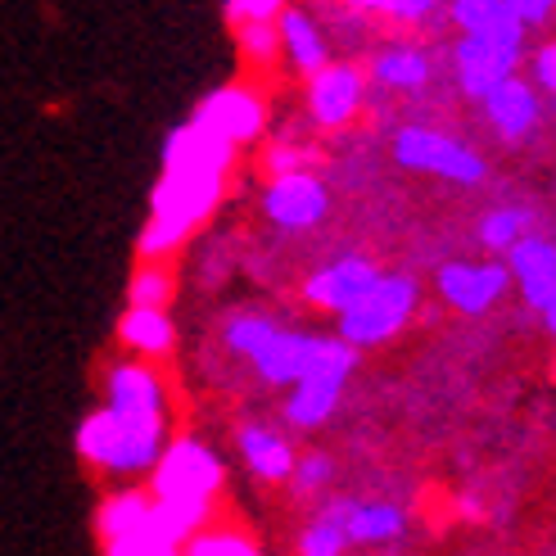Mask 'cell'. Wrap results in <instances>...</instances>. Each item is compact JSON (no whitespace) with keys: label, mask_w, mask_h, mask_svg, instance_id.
I'll list each match as a JSON object with an SVG mask.
<instances>
[{"label":"cell","mask_w":556,"mask_h":556,"mask_svg":"<svg viewBox=\"0 0 556 556\" xmlns=\"http://www.w3.org/2000/svg\"><path fill=\"white\" fill-rule=\"evenodd\" d=\"M222 480H227V466H222V457L208 448V443L173 439V443H163V453L150 470V497L208 520Z\"/></svg>","instance_id":"1"},{"label":"cell","mask_w":556,"mask_h":556,"mask_svg":"<svg viewBox=\"0 0 556 556\" xmlns=\"http://www.w3.org/2000/svg\"><path fill=\"white\" fill-rule=\"evenodd\" d=\"M416 313V281L407 276H376L367 294H357L340 317V340L353 349H371L394 340Z\"/></svg>","instance_id":"2"},{"label":"cell","mask_w":556,"mask_h":556,"mask_svg":"<svg viewBox=\"0 0 556 556\" xmlns=\"http://www.w3.org/2000/svg\"><path fill=\"white\" fill-rule=\"evenodd\" d=\"M394 159L403 168L434 173V177H448L462 186H476L489 173L476 150H466L462 141H453V136H443V131H430V127H403L394 136Z\"/></svg>","instance_id":"3"},{"label":"cell","mask_w":556,"mask_h":556,"mask_svg":"<svg viewBox=\"0 0 556 556\" xmlns=\"http://www.w3.org/2000/svg\"><path fill=\"white\" fill-rule=\"evenodd\" d=\"M434 281H439V294L448 299L457 313L480 317L507 294L511 271L497 263H448V267H439Z\"/></svg>","instance_id":"4"},{"label":"cell","mask_w":556,"mask_h":556,"mask_svg":"<svg viewBox=\"0 0 556 556\" xmlns=\"http://www.w3.org/2000/svg\"><path fill=\"white\" fill-rule=\"evenodd\" d=\"M194 123H204L208 131H217L227 146H244V141H254V136L263 131V100L249 96L244 87H222V91L200 100Z\"/></svg>","instance_id":"5"},{"label":"cell","mask_w":556,"mask_h":556,"mask_svg":"<svg viewBox=\"0 0 556 556\" xmlns=\"http://www.w3.org/2000/svg\"><path fill=\"white\" fill-rule=\"evenodd\" d=\"M520 64V46H503L489 37H462L457 41V77L470 100H484L497 81H507Z\"/></svg>","instance_id":"6"},{"label":"cell","mask_w":556,"mask_h":556,"mask_svg":"<svg viewBox=\"0 0 556 556\" xmlns=\"http://www.w3.org/2000/svg\"><path fill=\"white\" fill-rule=\"evenodd\" d=\"M104 407L118 416H168L163 380L146 363H118L104 376Z\"/></svg>","instance_id":"7"},{"label":"cell","mask_w":556,"mask_h":556,"mask_svg":"<svg viewBox=\"0 0 556 556\" xmlns=\"http://www.w3.org/2000/svg\"><path fill=\"white\" fill-rule=\"evenodd\" d=\"M263 208H267V217L276 222V227L303 231V227H313V222H321L326 186L313 173H281L271 181V190L263 194Z\"/></svg>","instance_id":"8"},{"label":"cell","mask_w":556,"mask_h":556,"mask_svg":"<svg viewBox=\"0 0 556 556\" xmlns=\"http://www.w3.org/2000/svg\"><path fill=\"white\" fill-rule=\"evenodd\" d=\"M231 154L236 146H227L217 131H208L204 123H186L168 136V146H163V168L168 173H217L227 177L231 168Z\"/></svg>","instance_id":"9"},{"label":"cell","mask_w":556,"mask_h":556,"mask_svg":"<svg viewBox=\"0 0 556 556\" xmlns=\"http://www.w3.org/2000/svg\"><path fill=\"white\" fill-rule=\"evenodd\" d=\"M363 104V73L349 68V64H326L313 73L308 81V109L321 127H340L357 114Z\"/></svg>","instance_id":"10"},{"label":"cell","mask_w":556,"mask_h":556,"mask_svg":"<svg viewBox=\"0 0 556 556\" xmlns=\"http://www.w3.org/2000/svg\"><path fill=\"white\" fill-rule=\"evenodd\" d=\"M376 276H380V271H376L371 258L349 254V258H336L330 267L313 271L308 286H303V294H308V303H317V308H326V313H344L357 294L371 290Z\"/></svg>","instance_id":"11"},{"label":"cell","mask_w":556,"mask_h":556,"mask_svg":"<svg viewBox=\"0 0 556 556\" xmlns=\"http://www.w3.org/2000/svg\"><path fill=\"white\" fill-rule=\"evenodd\" d=\"M507 271L516 276V286L530 308H543L547 294L556 290V244L539 236H520L507 249Z\"/></svg>","instance_id":"12"},{"label":"cell","mask_w":556,"mask_h":556,"mask_svg":"<svg viewBox=\"0 0 556 556\" xmlns=\"http://www.w3.org/2000/svg\"><path fill=\"white\" fill-rule=\"evenodd\" d=\"M484 114H489L493 131L503 136V141H525V136L534 131V123H539L534 87L511 73L507 81H497V87L484 96Z\"/></svg>","instance_id":"13"},{"label":"cell","mask_w":556,"mask_h":556,"mask_svg":"<svg viewBox=\"0 0 556 556\" xmlns=\"http://www.w3.org/2000/svg\"><path fill=\"white\" fill-rule=\"evenodd\" d=\"M77 453L87 457L96 470H109V476H127V439L123 426L114 421V412L100 407L87 421L77 426Z\"/></svg>","instance_id":"14"},{"label":"cell","mask_w":556,"mask_h":556,"mask_svg":"<svg viewBox=\"0 0 556 556\" xmlns=\"http://www.w3.org/2000/svg\"><path fill=\"white\" fill-rule=\"evenodd\" d=\"M453 18L466 37H489V41H503V46L525 41V23L516 18V10L507 0H453Z\"/></svg>","instance_id":"15"},{"label":"cell","mask_w":556,"mask_h":556,"mask_svg":"<svg viewBox=\"0 0 556 556\" xmlns=\"http://www.w3.org/2000/svg\"><path fill=\"white\" fill-rule=\"evenodd\" d=\"M294 394L286 403V421L294 430H317L321 421H330V412L340 407V394H344V380L340 376H303L290 384Z\"/></svg>","instance_id":"16"},{"label":"cell","mask_w":556,"mask_h":556,"mask_svg":"<svg viewBox=\"0 0 556 556\" xmlns=\"http://www.w3.org/2000/svg\"><path fill=\"white\" fill-rule=\"evenodd\" d=\"M240 457L267 484L290 480V470H294V448L276 430H263V426H244L240 430Z\"/></svg>","instance_id":"17"},{"label":"cell","mask_w":556,"mask_h":556,"mask_svg":"<svg viewBox=\"0 0 556 556\" xmlns=\"http://www.w3.org/2000/svg\"><path fill=\"white\" fill-rule=\"evenodd\" d=\"M403 530H407V516L394 503H349V511H344V534L357 547L394 543Z\"/></svg>","instance_id":"18"},{"label":"cell","mask_w":556,"mask_h":556,"mask_svg":"<svg viewBox=\"0 0 556 556\" xmlns=\"http://www.w3.org/2000/svg\"><path fill=\"white\" fill-rule=\"evenodd\" d=\"M118 336L141 357H163V353H173L177 330H173V317L163 308H127L123 321H118Z\"/></svg>","instance_id":"19"},{"label":"cell","mask_w":556,"mask_h":556,"mask_svg":"<svg viewBox=\"0 0 556 556\" xmlns=\"http://www.w3.org/2000/svg\"><path fill=\"white\" fill-rule=\"evenodd\" d=\"M276 33H281V46L290 50V64L299 68V73H317V68H326L330 60H326V37H321V27L303 14V10H286L281 14V23H276Z\"/></svg>","instance_id":"20"},{"label":"cell","mask_w":556,"mask_h":556,"mask_svg":"<svg viewBox=\"0 0 556 556\" xmlns=\"http://www.w3.org/2000/svg\"><path fill=\"white\" fill-rule=\"evenodd\" d=\"M371 77L389 91H421L430 81V60L421 50L412 46H394V50H380L376 64H371Z\"/></svg>","instance_id":"21"},{"label":"cell","mask_w":556,"mask_h":556,"mask_svg":"<svg viewBox=\"0 0 556 556\" xmlns=\"http://www.w3.org/2000/svg\"><path fill=\"white\" fill-rule=\"evenodd\" d=\"M344 511H349V497L340 503H326L299 534V556H344L349 534H344Z\"/></svg>","instance_id":"22"},{"label":"cell","mask_w":556,"mask_h":556,"mask_svg":"<svg viewBox=\"0 0 556 556\" xmlns=\"http://www.w3.org/2000/svg\"><path fill=\"white\" fill-rule=\"evenodd\" d=\"M181 556H263V552H258L254 539L240 534V530H208L204 525L200 534H190L181 543Z\"/></svg>","instance_id":"23"},{"label":"cell","mask_w":556,"mask_h":556,"mask_svg":"<svg viewBox=\"0 0 556 556\" xmlns=\"http://www.w3.org/2000/svg\"><path fill=\"white\" fill-rule=\"evenodd\" d=\"M127 299H131V308H163V303L173 299V276L163 271L159 263H146L141 271L131 276Z\"/></svg>","instance_id":"24"},{"label":"cell","mask_w":556,"mask_h":556,"mask_svg":"<svg viewBox=\"0 0 556 556\" xmlns=\"http://www.w3.org/2000/svg\"><path fill=\"white\" fill-rule=\"evenodd\" d=\"M276 330V321L271 317H258V313H240V317H231L227 326H222V340H227V349L231 353H240V357H249L254 353L267 336Z\"/></svg>","instance_id":"25"},{"label":"cell","mask_w":556,"mask_h":556,"mask_svg":"<svg viewBox=\"0 0 556 556\" xmlns=\"http://www.w3.org/2000/svg\"><path fill=\"white\" fill-rule=\"evenodd\" d=\"M525 227H530V217H525L520 208H497V213H489L484 222H480V244H489V249H507L525 236Z\"/></svg>","instance_id":"26"},{"label":"cell","mask_w":556,"mask_h":556,"mask_svg":"<svg viewBox=\"0 0 556 556\" xmlns=\"http://www.w3.org/2000/svg\"><path fill=\"white\" fill-rule=\"evenodd\" d=\"M353 5L367 14H384L394 23H421V18H430L434 0H353Z\"/></svg>","instance_id":"27"},{"label":"cell","mask_w":556,"mask_h":556,"mask_svg":"<svg viewBox=\"0 0 556 556\" xmlns=\"http://www.w3.org/2000/svg\"><path fill=\"white\" fill-rule=\"evenodd\" d=\"M330 476H336V466H330L326 453H308V457H294V470L290 480L299 493H317L321 484H330Z\"/></svg>","instance_id":"28"},{"label":"cell","mask_w":556,"mask_h":556,"mask_svg":"<svg viewBox=\"0 0 556 556\" xmlns=\"http://www.w3.org/2000/svg\"><path fill=\"white\" fill-rule=\"evenodd\" d=\"M240 46L254 64H267L276 54V46H281V33H276L271 23H240Z\"/></svg>","instance_id":"29"},{"label":"cell","mask_w":556,"mask_h":556,"mask_svg":"<svg viewBox=\"0 0 556 556\" xmlns=\"http://www.w3.org/2000/svg\"><path fill=\"white\" fill-rule=\"evenodd\" d=\"M286 0H227V18L231 23H271L281 14Z\"/></svg>","instance_id":"30"},{"label":"cell","mask_w":556,"mask_h":556,"mask_svg":"<svg viewBox=\"0 0 556 556\" xmlns=\"http://www.w3.org/2000/svg\"><path fill=\"white\" fill-rule=\"evenodd\" d=\"M507 5L516 10V18L525 27H539V23H547L556 14V0H507Z\"/></svg>","instance_id":"31"},{"label":"cell","mask_w":556,"mask_h":556,"mask_svg":"<svg viewBox=\"0 0 556 556\" xmlns=\"http://www.w3.org/2000/svg\"><path fill=\"white\" fill-rule=\"evenodd\" d=\"M534 77H539V87L556 96V41H547L539 54H534Z\"/></svg>","instance_id":"32"},{"label":"cell","mask_w":556,"mask_h":556,"mask_svg":"<svg viewBox=\"0 0 556 556\" xmlns=\"http://www.w3.org/2000/svg\"><path fill=\"white\" fill-rule=\"evenodd\" d=\"M539 313H543V326H547V336L556 340V290L547 294V303H543V308H539Z\"/></svg>","instance_id":"33"}]
</instances>
